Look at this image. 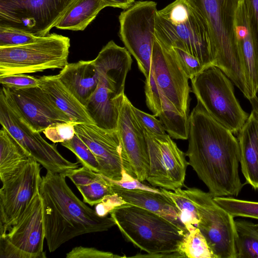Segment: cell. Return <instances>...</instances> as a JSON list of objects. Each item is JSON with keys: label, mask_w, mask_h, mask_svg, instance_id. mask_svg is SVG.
I'll list each match as a JSON object with an SVG mask.
<instances>
[{"label": "cell", "mask_w": 258, "mask_h": 258, "mask_svg": "<svg viewBox=\"0 0 258 258\" xmlns=\"http://www.w3.org/2000/svg\"><path fill=\"white\" fill-rule=\"evenodd\" d=\"M233 135L197 101L189 116L185 154L213 197L237 196L243 186L238 171L239 147Z\"/></svg>", "instance_id": "obj_1"}, {"label": "cell", "mask_w": 258, "mask_h": 258, "mask_svg": "<svg viewBox=\"0 0 258 258\" xmlns=\"http://www.w3.org/2000/svg\"><path fill=\"white\" fill-rule=\"evenodd\" d=\"M63 174L47 171L39 187L45 239L49 251L83 234L107 231L115 225L112 218L101 217L72 191Z\"/></svg>", "instance_id": "obj_2"}, {"label": "cell", "mask_w": 258, "mask_h": 258, "mask_svg": "<svg viewBox=\"0 0 258 258\" xmlns=\"http://www.w3.org/2000/svg\"><path fill=\"white\" fill-rule=\"evenodd\" d=\"M155 35L164 45L187 52L205 67L213 64V44L209 27L190 0H175L158 11Z\"/></svg>", "instance_id": "obj_3"}, {"label": "cell", "mask_w": 258, "mask_h": 258, "mask_svg": "<svg viewBox=\"0 0 258 258\" xmlns=\"http://www.w3.org/2000/svg\"><path fill=\"white\" fill-rule=\"evenodd\" d=\"M98 75L97 88L86 106L98 126L117 130L119 106L132 59L125 47L109 41L93 60Z\"/></svg>", "instance_id": "obj_4"}, {"label": "cell", "mask_w": 258, "mask_h": 258, "mask_svg": "<svg viewBox=\"0 0 258 258\" xmlns=\"http://www.w3.org/2000/svg\"><path fill=\"white\" fill-rule=\"evenodd\" d=\"M209 27L213 44V64L220 68L249 99L252 94L236 42L235 12L240 0H190Z\"/></svg>", "instance_id": "obj_5"}, {"label": "cell", "mask_w": 258, "mask_h": 258, "mask_svg": "<svg viewBox=\"0 0 258 258\" xmlns=\"http://www.w3.org/2000/svg\"><path fill=\"white\" fill-rule=\"evenodd\" d=\"M125 240L148 254L178 252L185 233L161 216L125 204L110 213Z\"/></svg>", "instance_id": "obj_6"}, {"label": "cell", "mask_w": 258, "mask_h": 258, "mask_svg": "<svg viewBox=\"0 0 258 258\" xmlns=\"http://www.w3.org/2000/svg\"><path fill=\"white\" fill-rule=\"evenodd\" d=\"M190 80L197 101L214 118L237 135L249 114L236 98L231 80L220 68L211 64Z\"/></svg>", "instance_id": "obj_7"}, {"label": "cell", "mask_w": 258, "mask_h": 258, "mask_svg": "<svg viewBox=\"0 0 258 258\" xmlns=\"http://www.w3.org/2000/svg\"><path fill=\"white\" fill-rule=\"evenodd\" d=\"M70 40L56 33L24 45L0 47V77L62 69L68 63Z\"/></svg>", "instance_id": "obj_8"}, {"label": "cell", "mask_w": 258, "mask_h": 258, "mask_svg": "<svg viewBox=\"0 0 258 258\" xmlns=\"http://www.w3.org/2000/svg\"><path fill=\"white\" fill-rule=\"evenodd\" d=\"M0 123L29 153L30 157L47 171L67 175L79 168L78 162L73 163L59 153L56 147L46 141L35 131L2 86L0 92Z\"/></svg>", "instance_id": "obj_9"}, {"label": "cell", "mask_w": 258, "mask_h": 258, "mask_svg": "<svg viewBox=\"0 0 258 258\" xmlns=\"http://www.w3.org/2000/svg\"><path fill=\"white\" fill-rule=\"evenodd\" d=\"M157 3L139 1L121 12L119 16V35L125 48L136 59L149 84L153 46L156 39Z\"/></svg>", "instance_id": "obj_10"}, {"label": "cell", "mask_w": 258, "mask_h": 258, "mask_svg": "<svg viewBox=\"0 0 258 258\" xmlns=\"http://www.w3.org/2000/svg\"><path fill=\"white\" fill-rule=\"evenodd\" d=\"M77 0H0V27L49 34Z\"/></svg>", "instance_id": "obj_11"}, {"label": "cell", "mask_w": 258, "mask_h": 258, "mask_svg": "<svg viewBox=\"0 0 258 258\" xmlns=\"http://www.w3.org/2000/svg\"><path fill=\"white\" fill-rule=\"evenodd\" d=\"M185 190L197 208L198 228L215 258H237L234 217L219 206L209 192L196 187Z\"/></svg>", "instance_id": "obj_12"}, {"label": "cell", "mask_w": 258, "mask_h": 258, "mask_svg": "<svg viewBox=\"0 0 258 258\" xmlns=\"http://www.w3.org/2000/svg\"><path fill=\"white\" fill-rule=\"evenodd\" d=\"M42 200L36 195L23 214L0 234L1 258H45Z\"/></svg>", "instance_id": "obj_13"}, {"label": "cell", "mask_w": 258, "mask_h": 258, "mask_svg": "<svg viewBox=\"0 0 258 258\" xmlns=\"http://www.w3.org/2000/svg\"><path fill=\"white\" fill-rule=\"evenodd\" d=\"M144 132L149 159L146 180L152 186L169 190L181 188L189 165L186 154L178 148L169 135H155L146 130Z\"/></svg>", "instance_id": "obj_14"}, {"label": "cell", "mask_w": 258, "mask_h": 258, "mask_svg": "<svg viewBox=\"0 0 258 258\" xmlns=\"http://www.w3.org/2000/svg\"><path fill=\"white\" fill-rule=\"evenodd\" d=\"M40 164L29 157L24 166L2 182L0 189V234L23 214L39 192Z\"/></svg>", "instance_id": "obj_15"}, {"label": "cell", "mask_w": 258, "mask_h": 258, "mask_svg": "<svg viewBox=\"0 0 258 258\" xmlns=\"http://www.w3.org/2000/svg\"><path fill=\"white\" fill-rule=\"evenodd\" d=\"M150 77L153 79L159 93L168 98L179 113L188 115L189 79L171 50L156 38L153 46Z\"/></svg>", "instance_id": "obj_16"}, {"label": "cell", "mask_w": 258, "mask_h": 258, "mask_svg": "<svg viewBox=\"0 0 258 258\" xmlns=\"http://www.w3.org/2000/svg\"><path fill=\"white\" fill-rule=\"evenodd\" d=\"M76 134L88 146L100 167V174L114 180L121 179L123 169L130 174L121 139L117 130L94 124L75 125Z\"/></svg>", "instance_id": "obj_17"}, {"label": "cell", "mask_w": 258, "mask_h": 258, "mask_svg": "<svg viewBox=\"0 0 258 258\" xmlns=\"http://www.w3.org/2000/svg\"><path fill=\"white\" fill-rule=\"evenodd\" d=\"M133 104L124 95L119 106L117 131L120 136L130 174L141 182L149 171L148 146L144 129L138 121Z\"/></svg>", "instance_id": "obj_18"}, {"label": "cell", "mask_w": 258, "mask_h": 258, "mask_svg": "<svg viewBox=\"0 0 258 258\" xmlns=\"http://www.w3.org/2000/svg\"><path fill=\"white\" fill-rule=\"evenodd\" d=\"M4 87L35 131L43 132L53 124L73 122L39 86L25 89Z\"/></svg>", "instance_id": "obj_19"}, {"label": "cell", "mask_w": 258, "mask_h": 258, "mask_svg": "<svg viewBox=\"0 0 258 258\" xmlns=\"http://www.w3.org/2000/svg\"><path fill=\"white\" fill-rule=\"evenodd\" d=\"M252 110L238 135L240 164L245 183L258 189V98L249 100Z\"/></svg>", "instance_id": "obj_20"}, {"label": "cell", "mask_w": 258, "mask_h": 258, "mask_svg": "<svg viewBox=\"0 0 258 258\" xmlns=\"http://www.w3.org/2000/svg\"><path fill=\"white\" fill-rule=\"evenodd\" d=\"M114 193L119 196L127 204L136 206L166 219L185 234L187 232L180 218L179 211L175 204L162 192L142 189H126L111 183Z\"/></svg>", "instance_id": "obj_21"}, {"label": "cell", "mask_w": 258, "mask_h": 258, "mask_svg": "<svg viewBox=\"0 0 258 258\" xmlns=\"http://www.w3.org/2000/svg\"><path fill=\"white\" fill-rule=\"evenodd\" d=\"M57 76L61 83L86 107L97 88L99 80L93 60L68 63Z\"/></svg>", "instance_id": "obj_22"}, {"label": "cell", "mask_w": 258, "mask_h": 258, "mask_svg": "<svg viewBox=\"0 0 258 258\" xmlns=\"http://www.w3.org/2000/svg\"><path fill=\"white\" fill-rule=\"evenodd\" d=\"M39 86L75 124H94L85 106L66 88L57 75L39 78Z\"/></svg>", "instance_id": "obj_23"}, {"label": "cell", "mask_w": 258, "mask_h": 258, "mask_svg": "<svg viewBox=\"0 0 258 258\" xmlns=\"http://www.w3.org/2000/svg\"><path fill=\"white\" fill-rule=\"evenodd\" d=\"M67 177L79 190L83 201L91 206L100 202L105 196L114 194L108 177L86 167L73 170Z\"/></svg>", "instance_id": "obj_24"}, {"label": "cell", "mask_w": 258, "mask_h": 258, "mask_svg": "<svg viewBox=\"0 0 258 258\" xmlns=\"http://www.w3.org/2000/svg\"><path fill=\"white\" fill-rule=\"evenodd\" d=\"M30 157L6 128L0 130V178L4 182L19 170Z\"/></svg>", "instance_id": "obj_25"}, {"label": "cell", "mask_w": 258, "mask_h": 258, "mask_svg": "<svg viewBox=\"0 0 258 258\" xmlns=\"http://www.w3.org/2000/svg\"><path fill=\"white\" fill-rule=\"evenodd\" d=\"M106 7L102 0H77L55 27L62 30H84Z\"/></svg>", "instance_id": "obj_26"}, {"label": "cell", "mask_w": 258, "mask_h": 258, "mask_svg": "<svg viewBox=\"0 0 258 258\" xmlns=\"http://www.w3.org/2000/svg\"><path fill=\"white\" fill-rule=\"evenodd\" d=\"M161 111L157 117L165 131L173 139L187 140L189 133V116L179 113L173 104L160 94Z\"/></svg>", "instance_id": "obj_27"}, {"label": "cell", "mask_w": 258, "mask_h": 258, "mask_svg": "<svg viewBox=\"0 0 258 258\" xmlns=\"http://www.w3.org/2000/svg\"><path fill=\"white\" fill-rule=\"evenodd\" d=\"M237 258H258V224L235 221Z\"/></svg>", "instance_id": "obj_28"}, {"label": "cell", "mask_w": 258, "mask_h": 258, "mask_svg": "<svg viewBox=\"0 0 258 258\" xmlns=\"http://www.w3.org/2000/svg\"><path fill=\"white\" fill-rule=\"evenodd\" d=\"M160 190L175 204L187 231L198 227L199 218L197 208L185 190L178 188L172 191L160 188Z\"/></svg>", "instance_id": "obj_29"}, {"label": "cell", "mask_w": 258, "mask_h": 258, "mask_svg": "<svg viewBox=\"0 0 258 258\" xmlns=\"http://www.w3.org/2000/svg\"><path fill=\"white\" fill-rule=\"evenodd\" d=\"M178 252L182 257L215 258L205 237L198 227L189 230L184 235Z\"/></svg>", "instance_id": "obj_30"}, {"label": "cell", "mask_w": 258, "mask_h": 258, "mask_svg": "<svg viewBox=\"0 0 258 258\" xmlns=\"http://www.w3.org/2000/svg\"><path fill=\"white\" fill-rule=\"evenodd\" d=\"M214 200L233 217L258 219V202L239 200L231 197H215Z\"/></svg>", "instance_id": "obj_31"}, {"label": "cell", "mask_w": 258, "mask_h": 258, "mask_svg": "<svg viewBox=\"0 0 258 258\" xmlns=\"http://www.w3.org/2000/svg\"><path fill=\"white\" fill-rule=\"evenodd\" d=\"M76 156L77 162L95 172L100 174V165L88 146L76 135L71 140L61 143Z\"/></svg>", "instance_id": "obj_32"}, {"label": "cell", "mask_w": 258, "mask_h": 258, "mask_svg": "<svg viewBox=\"0 0 258 258\" xmlns=\"http://www.w3.org/2000/svg\"><path fill=\"white\" fill-rule=\"evenodd\" d=\"M42 37L16 29L0 27V47H11L36 42Z\"/></svg>", "instance_id": "obj_33"}, {"label": "cell", "mask_w": 258, "mask_h": 258, "mask_svg": "<svg viewBox=\"0 0 258 258\" xmlns=\"http://www.w3.org/2000/svg\"><path fill=\"white\" fill-rule=\"evenodd\" d=\"M167 47L174 54L188 79H191L205 67L197 57L179 48Z\"/></svg>", "instance_id": "obj_34"}, {"label": "cell", "mask_w": 258, "mask_h": 258, "mask_svg": "<svg viewBox=\"0 0 258 258\" xmlns=\"http://www.w3.org/2000/svg\"><path fill=\"white\" fill-rule=\"evenodd\" d=\"M75 124L73 122H58L49 126L42 133L53 143H61L74 137Z\"/></svg>", "instance_id": "obj_35"}, {"label": "cell", "mask_w": 258, "mask_h": 258, "mask_svg": "<svg viewBox=\"0 0 258 258\" xmlns=\"http://www.w3.org/2000/svg\"><path fill=\"white\" fill-rule=\"evenodd\" d=\"M0 83L8 88L25 89L39 86V79L25 74H13L0 77Z\"/></svg>", "instance_id": "obj_36"}, {"label": "cell", "mask_w": 258, "mask_h": 258, "mask_svg": "<svg viewBox=\"0 0 258 258\" xmlns=\"http://www.w3.org/2000/svg\"><path fill=\"white\" fill-rule=\"evenodd\" d=\"M133 112L144 130L158 135L165 134V130L160 121L154 115H151L137 108L132 105Z\"/></svg>", "instance_id": "obj_37"}, {"label": "cell", "mask_w": 258, "mask_h": 258, "mask_svg": "<svg viewBox=\"0 0 258 258\" xmlns=\"http://www.w3.org/2000/svg\"><path fill=\"white\" fill-rule=\"evenodd\" d=\"M66 258H116L122 257L109 251L99 250L95 247L82 246L73 248L66 254Z\"/></svg>", "instance_id": "obj_38"}, {"label": "cell", "mask_w": 258, "mask_h": 258, "mask_svg": "<svg viewBox=\"0 0 258 258\" xmlns=\"http://www.w3.org/2000/svg\"><path fill=\"white\" fill-rule=\"evenodd\" d=\"M110 182L120 187L126 189H142L157 192H161L160 189L154 186H148L138 179L128 174L124 169L122 171V178L119 180H114L109 178Z\"/></svg>", "instance_id": "obj_39"}, {"label": "cell", "mask_w": 258, "mask_h": 258, "mask_svg": "<svg viewBox=\"0 0 258 258\" xmlns=\"http://www.w3.org/2000/svg\"><path fill=\"white\" fill-rule=\"evenodd\" d=\"M127 204L117 194L114 193L105 196L100 202L96 205L95 211L98 215L106 217L115 208Z\"/></svg>", "instance_id": "obj_40"}, {"label": "cell", "mask_w": 258, "mask_h": 258, "mask_svg": "<svg viewBox=\"0 0 258 258\" xmlns=\"http://www.w3.org/2000/svg\"><path fill=\"white\" fill-rule=\"evenodd\" d=\"M107 7L120 8L126 10L135 2V0H102Z\"/></svg>", "instance_id": "obj_41"}, {"label": "cell", "mask_w": 258, "mask_h": 258, "mask_svg": "<svg viewBox=\"0 0 258 258\" xmlns=\"http://www.w3.org/2000/svg\"><path fill=\"white\" fill-rule=\"evenodd\" d=\"M253 10L254 12V15L255 17V20L256 22V28L258 33V0H250Z\"/></svg>", "instance_id": "obj_42"}]
</instances>
